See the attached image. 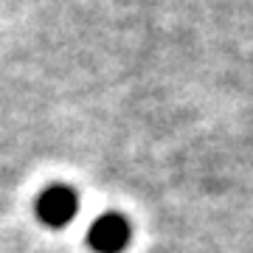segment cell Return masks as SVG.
I'll list each match as a JSON object with an SVG mask.
<instances>
[{
  "label": "cell",
  "mask_w": 253,
  "mask_h": 253,
  "mask_svg": "<svg viewBox=\"0 0 253 253\" xmlns=\"http://www.w3.org/2000/svg\"><path fill=\"white\" fill-rule=\"evenodd\" d=\"M79 191L68 186V183H51L45 189L37 194L34 200V214L37 222L45 228H68L79 214Z\"/></svg>",
  "instance_id": "1"
},
{
  "label": "cell",
  "mask_w": 253,
  "mask_h": 253,
  "mask_svg": "<svg viewBox=\"0 0 253 253\" xmlns=\"http://www.w3.org/2000/svg\"><path fill=\"white\" fill-rule=\"evenodd\" d=\"M132 245V222L121 211H104L87 228V248L93 253H126Z\"/></svg>",
  "instance_id": "2"
}]
</instances>
